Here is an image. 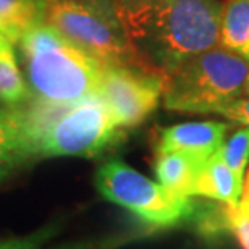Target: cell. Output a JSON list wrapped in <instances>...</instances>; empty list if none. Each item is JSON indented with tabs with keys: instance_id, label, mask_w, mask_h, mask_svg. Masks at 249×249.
<instances>
[{
	"instance_id": "cell-1",
	"label": "cell",
	"mask_w": 249,
	"mask_h": 249,
	"mask_svg": "<svg viewBox=\"0 0 249 249\" xmlns=\"http://www.w3.org/2000/svg\"><path fill=\"white\" fill-rule=\"evenodd\" d=\"M117 5L142 68L162 76L220 46L223 0H117Z\"/></svg>"
},
{
	"instance_id": "cell-2",
	"label": "cell",
	"mask_w": 249,
	"mask_h": 249,
	"mask_svg": "<svg viewBox=\"0 0 249 249\" xmlns=\"http://www.w3.org/2000/svg\"><path fill=\"white\" fill-rule=\"evenodd\" d=\"M29 88L37 99L73 104L99 91L102 65L68 42L46 21L18 41Z\"/></svg>"
},
{
	"instance_id": "cell-3",
	"label": "cell",
	"mask_w": 249,
	"mask_h": 249,
	"mask_svg": "<svg viewBox=\"0 0 249 249\" xmlns=\"http://www.w3.org/2000/svg\"><path fill=\"white\" fill-rule=\"evenodd\" d=\"M249 62L217 46L189 57L165 76L163 107L173 112L217 115L245 97Z\"/></svg>"
},
{
	"instance_id": "cell-4",
	"label": "cell",
	"mask_w": 249,
	"mask_h": 249,
	"mask_svg": "<svg viewBox=\"0 0 249 249\" xmlns=\"http://www.w3.org/2000/svg\"><path fill=\"white\" fill-rule=\"evenodd\" d=\"M46 23L102 67L142 68L117 0H47Z\"/></svg>"
},
{
	"instance_id": "cell-5",
	"label": "cell",
	"mask_w": 249,
	"mask_h": 249,
	"mask_svg": "<svg viewBox=\"0 0 249 249\" xmlns=\"http://www.w3.org/2000/svg\"><path fill=\"white\" fill-rule=\"evenodd\" d=\"M94 183L104 199L126 209L152 228H175L193 223L199 207V201L170 193L120 159L102 163Z\"/></svg>"
},
{
	"instance_id": "cell-6",
	"label": "cell",
	"mask_w": 249,
	"mask_h": 249,
	"mask_svg": "<svg viewBox=\"0 0 249 249\" xmlns=\"http://www.w3.org/2000/svg\"><path fill=\"white\" fill-rule=\"evenodd\" d=\"M112 112L99 94L70 104L39 142L37 156L96 157L120 139Z\"/></svg>"
},
{
	"instance_id": "cell-7",
	"label": "cell",
	"mask_w": 249,
	"mask_h": 249,
	"mask_svg": "<svg viewBox=\"0 0 249 249\" xmlns=\"http://www.w3.org/2000/svg\"><path fill=\"white\" fill-rule=\"evenodd\" d=\"M165 76L138 67H102L99 97L117 124L134 128L156 110L162 99Z\"/></svg>"
},
{
	"instance_id": "cell-8",
	"label": "cell",
	"mask_w": 249,
	"mask_h": 249,
	"mask_svg": "<svg viewBox=\"0 0 249 249\" xmlns=\"http://www.w3.org/2000/svg\"><path fill=\"white\" fill-rule=\"evenodd\" d=\"M231 124L227 122H186L160 129L157 152H183L206 162L218 152Z\"/></svg>"
},
{
	"instance_id": "cell-9",
	"label": "cell",
	"mask_w": 249,
	"mask_h": 249,
	"mask_svg": "<svg viewBox=\"0 0 249 249\" xmlns=\"http://www.w3.org/2000/svg\"><path fill=\"white\" fill-rule=\"evenodd\" d=\"M204 162L183 152H157L154 173L160 185L173 194L196 197Z\"/></svg>"
},
{
	"instance_id": "cell-10",
	"label": "cell",
	"mask_w": 249,
	"mask_h": 249,
	"mask_svg": "<svg viewBox=\"0 0 249 249\" xmlns=\"http://www.w3.org/2000/svg\"><path fill=\"white\" fill-rule=\"evenodd\" d=\"M243 196V188L238 185L235 175L218 156V152L209 157L202 165L199 177L196 197L211 199L227 206L235 207L240 204Z\"/></svg>"
},
{
	"instance_id": "cell-11",
	"label": "cell",
	"mask_w": 249,
	"mask_h": 249,
	"mask_svg": "<svg viewBox=\"0 0 249 249\" xmlns=\"http://www.w3.org/2000/svg\"><path fill=\"white\" fill-rule=\"evenodd\" d=\"M31 156L33 152L17 107L7 110L0 108V180Z\"/></svg>"
},
{
	"instance_id": "cell-12",
	"label": "cell",
	"mask_w": 249,
	"mask_h": 249,
	"mask_svg": "<svg viewBox=\"0 0 249 249\" xmlns=\"http://www.w3.org/2000/svg\"><path fill=\"white\" fill-rule=\"evenodd\" d=\"M47 0H0V34L18 42L33 26L46 21Z\"/></svg>"
},
{
	"instance_id": "cell-13",
	"label": "cell",
	"mask_w": 249,
	"mask_h": 249,
	"mask_svg": "<svg viewBox=\"0 0 249 249\" xmlns=\"http://www.w3.org/2000/svg\"><path fill=\"white\" fill-rule=\"evenodd\" d=\"M220 46L249 62V0H223Z\"/></svg>"
},
{
	"instance_id": "cell-14",
	"label": "cell",
	"mask_w": 249,
	"mask_h": 249,
	"mask_svg": "<svg viewBox=\"0 0 249 249\" xmlns=\"http://www.w3.org/2000/svg\"><path fill=\"white\" fill-rule=\"evenodd\" d=\"M28 97L29 88L18 68L13 42L0 34V102L8 107H17Z\"/></svg>"
},
{
	"instance_id": "cell-15",
	"label": "cell",
	"mask_w": 249,
	"mask_h": 249,
	"mask_svg": "<svg viewBox=\"0 0 249 249\" xmlns=\"http://www.w3.org/2000/svg\"><path fill=\"white\" fill-rule=\"evenodd\" d=\"M218 156L235 175L238 185L245 189L246 168L249 165V126L241 124V128L228 133L218 149Z\"/></svg>"
},
{
	"instance_id": "cell-16",
	"label": "cell",
	"mask_w": 249,
	"mask_h": 249,
	"mask_svg": "<svg viewBox=\"0 0 249 249\" xmlns=\"http://www.w3.org/2000/svg\"><path fill=\"white\" fill-rule=\"evenodd\" d=\"M230 233L240 243L241 249H249V186L245 185L238 206L230 209Z\"/></svg>"
},
{
	"instance_id": "cell-17",
	"label": "cell",
	"mask_w": 249,
	"mask_h": 249,
	"mask_svg": "<svg viewBox=\"0 0 249 249\" xmlns=\"http://www.w3.org/2000/svg\"><path fill=\"white\" fill-rule=\"evenodd\" d=\"M217 115L225 117L230 122L243 124V126H249V97H241L231 102L230 106L220 108Z\"/></svg>"
},
{
	"instance_id": "cell-18",
	"label": "cell",
	"mask_w": 249,
	"mask_h": 249,
	"mask_svg": "<svg viewBox=\"0 0 249 249\" xmlns=\"http://www.w3.org/2000/svg\"><path fill=\"white\" fill-rule=\"evenodd\" d=\"M245 97H249V76H248V81H246V88H245Z\"/></svg>"
},
{
	"instance_id": "cell-19",
	"label": "cell",
	"mask_w": 249,
	"mask_h": 249,
	"mask_svg": "<svg viewBox=\"0 0 249 249\" xmlns=\"http://www.w3.org/2000/svg\"><path fill=\"white\" fill-rule=\"evenodd\" d=\"M245 185H248V186H249V170H248V180L245 181Z\"/></svg>"
}]
</instances>
